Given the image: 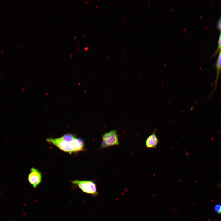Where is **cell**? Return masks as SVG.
Returning a JSON list of instances; mask_svg holds the SVG:
<instances>
[{"label":"cell","mask_w":221,"mask_h":221,"mask_svg":"<svg viewBox=\"0 0 221 221\" xmlns=\"http://www.w3.org/2000/svg\"><path fill=\"white\" fill-rule=\"evenodd\" d=\"M220 188H221V186L220 185Z\"/></svg>","instance_id":"cell-9"},{"label":"cell","mask_w":221,"mask_h":221,"mask_svg":"<svg viewBox=\"0 0 221 221\" xmlns=\"http://www.w3.org/2000/svg\"><path fill=\"white\" fill-rule=\"evenodd\" d=\"M219 27L221 30V33L219 40V47L221 49V20L220 21L219 23Z\"/></svg>","instance_id":"cell-8"},{"label":"cell","mask_w":221,"mask_h":221,"mask_svg":"<svg viewBox=\"0 0 221 221\" xmlns=\"http://www.w3.org/2000/svg\"><path fill=\"white\" fill-rule=\"evenodd\" d=\"M30 184L34 188H36L41 183L42 173L37 169L32 167L28 177Z\"/></svg>","instance_id":"cell-4"},{"label":"cell","mask_w":221,"mask_h":221,"mask_svg":"<svg viewBox=\"0 0 221 221\" xmlns=\"http://www.w3.org/2000/svg\"><path fill=\"white\" fill-rule=\"evenodd\" d=\"M216 76L215 81L214 87L212 91V93L217 87V83L221 72V50L220 52L216 63Z\"/></svg>","instance_id":"cell-6"},{"label":"cell","mask_w":221,"mask_h":221,"mask_svg":"<svg viewBox=\"0 0 221 221\" xmlns=\"http://www.w3.org/2000/svg\"><path fill=\"white\" fill-rule=\"evenodd\" d=\"M71 183L80 189L83 192L90 194L94 197H96L99 195L97 185L92 180H76L72 181Z\"/></svg>","instance_id":"cell-2"},{"label":"cell","mask_w":221,"mask_h":221,"mask_svg":"<svg viewBox=\"0 0 221 221\" xmlns=\"http://www.w3.org/2000/svg\"><path fill=\"white\" fill-rule=\"evenodd\" d=\"M156 130L149 135L145 141V146L148 148H156L159 143V140L156 134Z\"/></svg>","instance_id":"cell-5"},{"label":"cell","mask_w":221,"mask_h":221,"mask_svg":"<svg viewBox=\"0 0 221 221\" xmlns=\"http://www.w3.org/2000/svg\"><path fill=\"white\" fill-rule=\"evenodd\" d=\"M117 130H112L102 136L101 148H104L119 144Z\"/></svg>","instance_id":"cell-3"},{"label":"cell","mask_w":221,"mask_h":221,"mask_svg":"<svg viewBox=\"0 0 221 221\" xmlns=\"http://www.w3.org/2000/svg\"><path fill=\"white\" fill-rule=\"evenodd\" d=\"M214 211L218 214H221V205L217 204L214 207Z\"/></svg>","instance_id":"cell-7"},{"label":"cell","mask_w":221,"mask_h":221,"mask_svg":"<svg viewBox=\"0 0 221 221\" xmlns=\"http://www.w3.org/2000/svg\"><path fill=\"white\" fill-rule=\"evenodd\" d=\"M46 141L60 150L69 154L84 150L83 140L71 133L65 134L57 138H47Z\"/></svg>","instance_id":"cell-1"}]
</instances>
